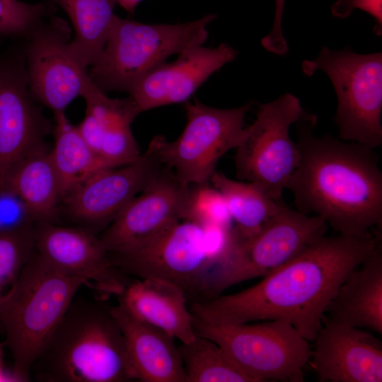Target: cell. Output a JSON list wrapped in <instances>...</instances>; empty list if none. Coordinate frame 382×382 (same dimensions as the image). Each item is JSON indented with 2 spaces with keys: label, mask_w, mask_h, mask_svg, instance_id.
Returning <instances> with one entry per match:
<instances>
[{
  "label": "cell",
  "mask_w": 382,
  "mask_h": 382,
  "mask_svg": "<svg viewBox=\"0 0 382 382\" xmlns=\"http://www.w3.org/2000/svg\"><path fill=\"white\" fill-rule=\"evenodd\" d=\"M35 224L21 199L9 189L0 186V233L29 230Z\"/></svg>",
  "instance_id": "obj_31"
},
{
  "label": "cell",
  "mask_w": 382,
  "mask_h": 382,
  "mask_svg": "<svg viewBox=\"0 0 382 382\" xmlns=\"http://www.w3.org/2000/svg\"><path fill=\"white\" fill-rule=\"evenodd\" d=\"M54 143L50 155L59 179L64 200L96 173L114 166L96 154L81 136L65 111L54 112Z\"/></svg>",
  "instance_id": "obj_24"
},
{
  "label": "cell",
  "mask_w": 382,
  "mask_h": 382,
  "mask_svg": "<svg viewBox=\"0 0 382 382\" xmlns=\"http://www.w3.org/2000/svg\"><path fill=\"white\" fill-rule=\"evenodd\" d=\"M299 163L286 189L296 209L322 217L339 234L361 237L382 224V172L374 149L317 137V117L303 110L295 122Z\"/></svg>",
  "instance_id": "obj_2"
},
{
  "label": "cell",
  "mask_w": 382,
  "mask_h": 382,
  "mask_svg": "<svg viewBox=\"0 0 382 382\" xmlns=\"http://www.w3.org/2000/svg\"><path fill=\"white\" fill-rule=\"evenodd\" d=\"M85 279L65 274L34 250L16 283L0 300V325L18 381L30 369L64 316Z\"/></svg>",
  "instance_id": "obj_4"
},
{
  "label": "cell",
  "mask_w": 382,
  "mask_h": 382,
  "mask_svg": "<svg viewBox=\"0 0 382 382\" xmlns=\"http://www.w3.org/2000/svg\"><path fill=\"white\" fill-rule=\"evenodd\" d=\"M216 18L175 24H147L115 16L105 44L88 73L103 91L129 93L134 85L170 56L202 45L207 26Z\"/></svg>",
  "instance_id": "obj_5"
},
{
  "label": "cell",
  "mask_w": 382,
  "mask_h": 382,
  "mask_svg": "<svg viewBox=\"0 0 382 382\" xmlns=\"http://www.w3.org/2000/svg\"><path fill=\"white\" fill-rule=\"evenodd\" d=\"M25 54L0 62V180L17 163L48 150L49 122L29 91Z\"/></svg>",
  "instance_id": "obj_16"
},
{
  "label": "cell",
  "mask_w": 382,
  "mask_h": 382,
  "mask_svg": "<svg viewBox=\"0 0 382 382\" xmlns=\"http://www.w3.org/2000/svg\"><path fill=\"white\" fill-rule=\"evenodd\" d=\"M118 304L135 319L165 332L182 343L196 336L187 298L178 286L157 279H129Z\"/></svg>",
  "instance_id": "obj_19"
},
{
  "label": "cell",
  "mask_w": 382,
  "mask_h": 382,
  "mask_svg": "<svg viewBox=\"0 0 382 382\" xmlns=\"http://www.w3.org/2000/svg\"><path fill=\"white\" fill-rule=\"evenodd\" d=\"M183 219L227 228L233 222L223 195L210 183L189 185Z\"/></svg>",
  "instance_id": "obj_29"
},
{
  "label": "cell",
  "mask_w": 382,
  "mask_h": 382,
  "mask_svg": "<svg viewBox=\"0 0 382 382\" xmlns=\"http://www.w3.org/2000/svg\"><path fill=\"white\" fill-rule=\"evenodd\" d=\"M189 185L165 166L101 233L109 253L127 250L183 219Z\"/></svg>",
  "instance_id": "obj_15"
},
{
  "label": "cell",
  "mask_w": 382,
  "mask_h": 382,
  "mask_svg": "<svg viewBox=\"0 0 382 382\" xmlns=\"http://www.w3.org/2000/svg\"><path fill=\"white\" fill-rule=\"evenodd\" d=\"M57 7L47 0L35 4L18 0H0V35L27 37Z\"/></svg>",
  "instance_id": "obj_30"
},
{
  "label": "cell",
  "mask_w": 382,
  "mask_h": 382,
  "mask_svg": "<svg viewBox=\"0 0 382 382\" xmlns=\"http://www.w3.org/2000/svg\"><path fill=\"white\" fill-rule=\"evenodd\" d=\"M231 229L182 219L127 250L110 255L127 276L163 280L180 288L187 299L199 297L205 275L228 245Z\"/></svg>",
  "instance_id": "obj_7"
},
{
  "label": "cell",
  "mask_w": 382,
  "mask_h": 382,
  "mask_svg": "<svg viewBox=\"0 0 382 382\" xmlns=\"http://www.w3.org/2000/svg\"><path fill=\"white\" fill-rule=\"evenodd\" d=\"M75 297L33 363L36 379L49 382L137 380L121 328L110 306Z\"/></svg>",
  "instance_id": "obj_3"
},
{
  "label": "cell",
  "mask_w": 382,
  "mask_h": 382,
  "mask_svg": "<svg viewBox=\"0 0 382 382\" xmlns=\"http://www.w3.org/2000/svg\"><path fill=\"white\" fill-rule=\"evenodd\" d=\"M69 16L74 37L68 42L73 58L87 69L101 52L116 16L115 0H47Z\"/></svg>",
  "instance_id": "obj_25"
},
{
  "label": "cell",
  "mask_w": 382,
  "mask_h": 382,
  "mask_svg": "<svg viewBox=\"0 0 382 382\" xmlns=\"http://www.w3.org/2000/svg\"><path fill=\"white\" fill-rule=\"evenodd\" d=\"M116 4H118L128 13H133L137 6V5L142 0H115Z\"/></svg>",
  "instance_id": "obj_35"
},
{
  "label": "cell",
  "mask_w": 382,
  "mask_h": 382,
  "mask_svg": "<svg viewBox=\"0 0 382 382\" xmlns=\"http://www.w3.org/2000/svg\"><path fill=\"white\" fill-rule=\"evenodd\" d=\"M301 68L308 76L322 70L330 78L338 101L334 122L340 139L374 149L382 144L381 52L361 54L349 47L337 51L324 46Z\"/></svg>",
  "instance_id": "obj_9"
},
{
  "label": "cell",
  "mask_w": 382,
  "mask_h": 382,
  "mask_svg": "<svg viewBox=\"0 0 382 382\" xmlns=\"http://www.w3.org/2000/svg\"><path fill=\"white\" fill-rule=\"evenodd\" d=\"M186 382H253L214 341L196 334L178 347Z\"/></svg>",
  "instance_id": "obj_27"
},
{
  "label": "cell",
  "mask_w": 382,
  "mask_h": 382,
  "mask_svg": "<svg viewBox=\"0 0 382 382\" xmlns=\"http://www.w3.org/2000/svg\"><path fill=\"white\" fill-rule=\"evenodd\" d=\"M303 109L299 99L285 93L260 104L254 122L244 127L233 157L236 177L259 186L276 202L297 168L300 152L289 134Z\"/></svg>",
  "instance_id": "obj_10"
},
{
  "label": "cell",
  "mask_w": 382,
  "mask_h": 382,
  "mask_svg": "<svg viewBox=\"0 0 382 382\" xmlns=\"http://www.w3.org/2000/svg\"><path fill=\"white\" fill-rule=\"evenodd\" d=\"M192 316L195 333L219 345L253 382L303 381V369L312 350L289 322L216 324Z\"/></svg>",
  "instance_id": "obj_8"
},
{
  "label": "cell",
  "mask_w": 382,
  "mask_h": 382,
  "mask_svg": "<svg viewBox=\"0 0 382 382\" xmlns=\"http://www.w3.org/2000/svg\"><path fill=\"white\" fill-rule=\"evenodd\" d=\"M0 186L21 199L36 223L57 224L61 193L49 150L30 155L17 163L0 180Z\"/></svg>",
  "instance_id": "obj_23"
},
{
  "label": "cell",
  "mask_w": 382,
  "mask_h": 382,
  "mask_svg": "<svg viewBox=\"0 0 382 382\" xmlns=\"http://www.w3.org/2000/svg\"><path fill=\"white\" fill-rule=\"evenodd\" d=\"M237 52L226 43L216 47L198 45L163 62L143 78L130 91L139 113L167 105L185 103L214 72L232 62Z\"/></svg>",
  "instance_id": "obj_18"
},
{
  "label": "cell",
  "mask_w": 382,
  "mask_h": 382,
  "mask_svg": "<svg viewBox=\"0 0 382 382\" xmlns=\"http://www.w3.org/2000/svg\"><path fill=\"white\" fill-rule=\"evenodd\" d=\"M82 96L100 130V156L114 166L136 161L141 153L131 125L139 112L132 98H110L91 79Z\"/></svg>",
  "instance_id": "obj_22"
},
{
  "label": "cell",
  "mask_w": 382,
  "mask_h": 382,
  "mask_svg": "<svg viewBox=\"0 0 382 382\" xmlns=\"http://www.w3.org/2000/svg\"><path fill=\"white\" fill-rule=\"evenodd\" d=\"M382 0H339L332 6L335 16L347 17L355 8L361 9L370 14L376 21L374 31L381 35L382 27Z\"/></svg>",
  "instance_id": "obj_32"
},
{
  "label": "cell",
  "mask_w": 382,
  "mask_h": 382,
  "mask_svg": "<svg viewBox=\"0 0 382 382\" xmlns=\"http://www.w3.org/2000/svg\"><path fill=\"white\" fill-rule=\"evenodd\" d=\"M35 250L61 272L85 279L100 299L120 295L129 280L113 263L100 236L82 226L37 223Z\"/></svg>",
  "instance_id": "obj_14"
},
{
  "label": "cell",
  "mask_w": 382,
  "mask_h": 382,
  "mask_svg": "<svg viewBox=\"0 0 382 382\" xmlns=\"http://www.w3.org/2000/svg\"><path fill=\"white\" fill-rule=\"evenodd\" d=\"M324 318L382 333L381 243L348 274L328 305Z\"/></svg>",
  "instance_id": "obj_21"
},
{
  "label": "cell",
  "mask_w": 382,
  "mask_h": 382,
  "mask_svg": "<svg viewBox=\"0 0 382 382\" xmlns=\"http://www.w3.org/2000/svg\"><path fill=\"white\" fill-rule=\"evenodd\" d=\"M3 346L0 343V381H18L13 371H7L4 366Z\"/></svg>",
  "instance_id": "obj_34"
},
{
  "label": "cell",
  "mask_w": 382,
  "mask_h": 382,
  "mask_svg": "<svg viewBox=\"0 0 382 382\" xmlns=\"http://www.w3.org/2000/svg\"><path fill=\"white\" fill-rule=\"evenodd\" d=\"M69 36L66 22L51 16L27 36L25 58L30 93L54 112L65 111L82 96L91 80L87 69L68 50Z\"/></svg>",
  "instance_id": "obj_12"
},
{
  "label": "cell",
  "mask_w": 382,
  "mask_h": 382,
  "mask_svg": "<svg viewBox=\"0 0 382 382\" xmlns=\"http://www.w3.org/2000/svg\"><path fill=\"white\" fill-rule=\"evenodd\" d=\"M122 332L137 380L144 382H186L175 339L130 316L119 304L110 306Z\"/></svg>",
  "instance_id": "obj_20"
},
{
  "label": "cell",
  "mask_w": 382,
  "mask_h": 382,
  "mask_svg": "<svg viewBox=\"0 0 382 382\" xmlns=\"http://www.w3.org/2000/svg\"><path fill=\"white\" fill-rule=\"evenodd\" d=\"M163 167L149 144L136 161L96 173L69 195L64 199L69 218L96 233L103 232Z\"/></svg>",
  "instance_id": "obj_13"
},
{
  "label": "cell",
  "mask_w": 382,
  "mask_h": 382,
  "mask_svg": "<svg viewBox=\"0 0 382 382\" xmlns=\"http://www.w3.org/2000/svg\"><path fill=\"white\" fill-rule=\"evenodd\" d=\"M210 183L223 195L232 221L236 223L233 229L243 237L256 233L285 205L270 198L256 184L232 180L216 170Z\"/></svg>",
  "instance_id": "obj_26"
},
{
  "label": "cell",
  "mask_w": 382,
  "mask_h": 382,
  "mask_svg": "<svg viewBox=\"0 0 382 382\" xmlns=\"http://www.w3.org/2000/svg\"><path fill=\"white\" fill-rule=\"evenodd\" d=\"M326 229L322 217L305 214L286 204L253 236H241L233 228L227 248L202 282L197 301L267 275L325 235Z\"/></svg>",
  "instance_id": "obj_6"
},
{
  "label": "cell",
  "mask_w": 382,
  "mask_h": 382,
  "mask_svg": "<svg viewBox=\"0 0 382 382\" xmlns=\"http://www.w3.org/2000/svg\"><path fill=\"white\" fill-rule=\"evenodd\" d=\"M284 3L285 0H275V13L272 28L270 33L261 40V45L267 51L277 55H284L289 50L282 29Z\"/></svg>",
  "instance_id": "obj_33"
},
{
  "label": "cell",
  "mask_w": 382,
  "mask_h": 382,
  "mask_svg": "<svg viewBox=\"0 0 382 382\" xmlns=\"http://www.w3.org/2000/svg\"><path fill=\"white\" fill-rule=\"evenodd\" d=\"M313 341L309 361L319 381H382V344L365 329L324 318Z\"/></svg>",
  "instance_id": "obj_17"
},
{
  "label": "cell",
  "mask_w": 382,
  "mask_h": 382,
  "mask_svg": "<svg viewBox=\"0 0 382 382\" xmlns=\"http://www.w3.org/2000/svg\"><path fill=\"white\" fill-rule=\"evenodd\" d=\"M381 239L378 231L361 237L323 235L257 284L192 302L190 311L197 318L216 324L285 320L308 342L313 341L339 286Z\"/></svg>",
  "instance_id": "obj_1"
},
{
  "label": "cell",
  "mask_w": 382,
  "mask_h": 382,
  "mask_svg": "<svg viewBox=\"0 0 382 382\" xmlns=\"http://www.w3.org/2000/svg\"><path fill=\"white\" fill-rule=\"evenodd\" d=\"M251 107V101L231 109L187 101V122L179 137L168 141L158 135L150 144L160 163L171 168L184 184L210 183L220 158L240 142Z\"/></svg>",
  "instance_id": "obj_11"
},
{
  "label": "cell",
  "mask_w": 382,
  "mask_h": 382,
  "mask_svg": "<svg viewBox=\"0 0 382 382\" xmlns=\"http://www.w3.org/2000/svg\"><path fill=\"white\" fill-rule=\"evenodd\" d=\"M35 226L16 233H0V300L16 283L35 250Z\"/></svg>",
  "instance_id": "obj_28"
}]
</instances>
